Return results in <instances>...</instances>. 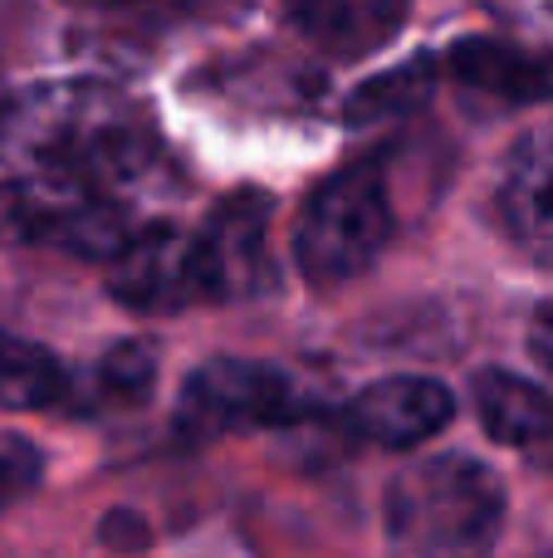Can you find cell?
I'll return each mask as SVG.
<instances>
[{
  "instance_id": "6da1fadb",
  "label": "cell",
  "mask_w": 553,
  "mask_h": 558,
  "mask_svg": "<svg viewBox=\"0 0 553 558\" xmlns=\"http://www.w3.org/2000/svg\"><path fill=\"white\" fill-rule=\"evenodd\" d=\"M143 104L98 78H45L0 98V162L20 177H74L123 196L162 167Z\"/></svg>"
},
{
  "instance_id": "9a60e30c",
  "label": "cell",
  "mask_w": 553,
  "mask_h": 558,
  "mask_svg": "<svg viewBox=\"0 0 553 558\" xmlns=\"http://www.w3.org/2000/svg\"><path fill=\"white\" fill-rule=\"evenodd\" d=\"M157 387V348L147 338H123L103 353L98 363V392L108 402H123V407H137L147 402V392Z\"/></svg>"
},
{
  "instance_id": "5b68a950",
  "label": "cell",
  "mask_w": 553,
  "mask_h": 558,
  "mask_svg": "<svg viewBox=\"0 0 553 558\" xmlns=\"http://www.w3.org/2000/svg\"><path fill=\"white\" fill-rule=\"evenodd\" d=\"M304 416V392L290 373L255 357H211L182 383L176 422L192 436H225L250 426H284Z\"/></svg>"
},
{
  "instance_id": "3957f363",
  "label": "cell",
  "mask_w": 553,
  "mask_h": 558,
  "mask_svg": "<svg viewBox=\"0 0 553 558\" xmlns=\"http://www.w3.org/2000/svg\"><path fill=\"white\" fill-rule=\"evenodd\" d=\"M392 241V202L378 162H353L323 177L294 221V265L309 284H348L378 265Z\"/></svg>"
},
{
  "instance_id": "30bf717a",
  "label": "cell",
  "mask_w": 553,
  "mask_h": 558,
  "mask_svg": "<svg viewBox=\"0 0 553 558\" xmlns=\"http://www.w3.org/2000/svg\"><path fill=\"white\" fill-rule=\"evenodd\" d=\"M446 69L456 84L500 104H549L553 98V49L515 45L500 35H466L451 45Z\"/></svg>"
},
{
  "instance_id": "9c48e42d",
  "label": "cell",
  "mask_w": 553,
  "mask_h": 558,
  "mask_svg": "<svg viewBox=\"0 0 553 558\" xmlns=\"http://www.w3.org/2000/svg\"><path fill=\"white\" fill-rule=\"evenodd\" d=\"M495 202L509 241L539 265H553V123L529 128L509 147Z\"/></svg>"
},
{
  "instance_id": "4fadbf2b",
  "label": "cell",
  "mask_w": 553,
  "mask_h": 558,
  "mask_svg": "<svg viewBox=\"0 0 553 558\" xmlns=\"http://www.w3.org/2000/svg\"><path fill=\"white\" fill-rule=\"evenodd\" d=\"M69 377L49 348L0 328V412H45L64 397Z\"/></svg>"
},
{
  "instance_id": "8992f818",
  "label": "cell",
  "mask_w": 553,
  "mask_h": 558,
  "mask_svg": "<svg viewBox=\"0 0 553 558\" xmlns=\"http://www.w3.org/2000/svg\"><path fill=\"white\" fill-rule=\"evenodd\" d=\"M265 235H270V196L265 192H231L216 202L201 231H192L206 304L260 294L270 279Z\"/></svg>"
},
{
  "instance_id": "ba28073f",
  "label": "cell",
  "mask_w": 553,
  "mask_h": 558,
  "mask_svg": "<svg viewBox=\"0 0 553 558\" xmlns=\"http://www.w3.org/2000/svg\"><path fill=\"white\" fill-rule=\"evenodd\" d=\"M456 416V397L446 383L421 373H397L382 383L362 387L348 407V422L362 441L382 446V451H411V446L431 441L446 432Z\"/></svg>"
},
{
  "instance_id": "5bb4252c",
  "label": "cell",
  "mask_w": 553,
  "mask_h": 558,
  "mask_svg": "<svg viewBox=\"0 0 553 558\" xmlns=\"http://www.w3.org/2000/svg\"><path fill=\"white\" fill-rule=\"evenodd\" d=\"M437 74H441L437 54H411L407 64L382 69V74H372L362 88H353L348 123H388V118L417 113L431 98V88H437Z\"/></svg>"
},
{
  "instance_id": "2e32d148",
  "label": "cell",
  "mask_w": 553,
  "mask_h": 558,
  "mask_svg": "<svg viewBox=\"0 0 553 558\" xmlns=\"http://www.w3.org/2000/svg\"><path fill=\"white\" fill-rule=\"evenodd\" d=\"M39 475H45L39 446L25 441V436H15V432H0V510L25 500V495L39 485Z\"/></svg>"
},
{
  "instance_id": "277c9868",
  "label": "cell",
  "mask_w": 553,
  "mask_h": 558,
  "mask_svg": "<svg viewBox=\"0 0 553 558\" xmlns=\"http://www.w3.org/2000/svg\"><path fill=\"white\" fill-rule=\"evenodd\" d=\"M137 226L123 196L74 177H15L0 186V241L49 245L78 260H108L133 245Z\"/></svg>"
},
{
  "instance_id": "e0dca14e",
  "label": "cell",
  "mask_w": 553,
  "mask_h": 558,
  "mask_svg": "<svg viewBox=\"0 0 553 558\" xmlns=\"http://www.w3.org/2000/svg\"><path fill=\"white\" fill-rule=\"evenodd\" d=\"M529 353L553 373V299L534 314V324H529Z\"/></svg>"
},
{
  "instance_id": "7c38bea8",
  "label": "cell",
  "mask_w": 553,
  "mask_h": 558,
  "mask_svg": "<svg viewBox=\"0 0 553 558\" xmlns=\"http://www.w3.org/2000/svg\"><path fill=\"white\" fill-rule=\"evenodd\" d=\"M476 412L500 446H539L553 436V397L505 367H486L476 377Z\"/></svg>"
},
{
  "instance_id": "7a4b0ae2",
  "label": "cell",
  "mask_w": 553,
  "mask_h": 558,
  "mask_svg": "<svg viewBox=\"0 0 553 558\" xmlns=\"http://www.w3.org/2000/svg\"><path fill=\"white\" fill-rule=\"evenodd\" d=\"M505 530V485L476 456H431L388 485V558H490Z\"/></svg>"
},
{
  "instance_id": "52a82bcc",
  "label": "cell",
  "mask_w": 553,
  "mask_h": 558,
  "mask_svg": "<svg viewBox=\"0 0 553 558\" xmlns=\"http://www.w3.org/2000/svg\"><path fill=\"white\" fill-rule=\"evenodd\" d=\"M108 294L123 299L127 308H147V314H176V308L206 304L192 235L172 231V226L137 231L133 245L113 260Z\"/></svg>"
},
{
  "instance_id": "8fae6325",
  "label": "cell",
  "mask_w": 553,
  "mask_h": 558,
  "mask_svg": "<svg viewBox=\"0 0 553 558\" xmlns=\"http://www.w3.org/2000/svg\"><path fill=\"white\" fill-rule=\"evenodd\" d=\"M290 25L304 29V39H314L329 54L353 59L388 45L407 25V10L388 5V0H319V5L290 10Z\"/></svg>"
}]
</instances>
